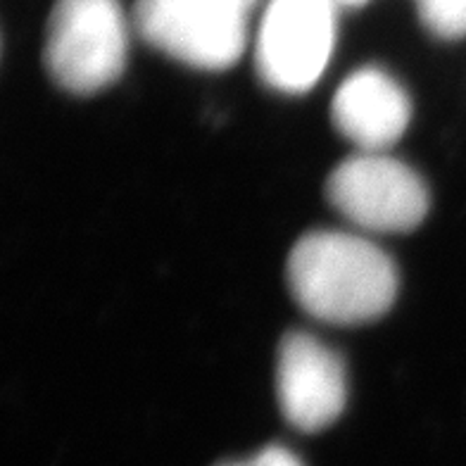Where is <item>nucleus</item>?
<instances>
[{
  "label": "nucleus",
  "mask_w": 466,
  "mask_h": 466,
  "mask_svg": "<svg viewBox=\"0 0 466 466\" xmlns=\"http://www.w3.org/2000/svg\"><path fill=\"white\" fill-rule=\"evenodd\" d=\"M217 466H305L302 460L289 448L281 445H269V448L259 450L252 457L246 460H231V461H219Z\"/></svg>",
  "instance_id": "1a4fd4ad"
},
{
  "label": "nucleus",
  "mask_w": 466,
  "mask_h": 466,
  "mask_svg": "<svg viewBox=\"0 0 466 466\" xmlns=\"http://www.w3.org/2000/svg\"><path fill=\"white\" fill-rule=\"evenodd\" d=\"M129 50V31L116 0H57L46 34V67L57 86L93 96L112 86Z\"/></svg>",
  "instance_id": "f03ea898"
},
{
  "label": "nucleus",
  "mask_w": 466,
  "mask_h": 466,
  "mask_svg": "<svg viewBox=\"0 0 466 466\" xmlns=\"http://www.w3.org/2000/svg\"><path fill=\"white\" fill-rule=\"evenodd\" d=\"M423 25L441 38L466 36V0H417Z\"/></svg>",
  "instance_id": "6e6552de"
},
{
  "label": "nucleus",
  "mask_w": 466,
  "mask_h": 466,
  "mask_svg": "<svg viewBox=\"0 0 466 466\" xmlns=\"http://www.w3.org/2000/svg\"><path fill=\"white\" fill-rule=\"evenodd\" d=\"M255 0H138L136 26L147 44L200 69H227L243 56Z\"/></svg>",
  "instance_id": "7ed1b4c3"
},
{
  "label": "nucleus",
  "mask_w": 466,
  "mask_h": 466,
  "mask_svg": "<svg viewBox=\"0 0 466 466\" xmlns=\"http://www.w3.org/2000/svg\"><path fill=\"white\" fill-rule=\"evenodd\" d=\"M331 119L362 153H383L410 127L411 100L383 69H357L338 86Z\"/></svg>",
  "instance_id": "0eeeda50"
},
{
  "label": "nucleus",
  "mask_w": 466,
  "mask_h": 466,
  "mask_svg": "<svg viewBox=\"0 0 466 466\" xmlns=\"http://www.w3.org/2000/svg\"><path fill=\"white\" fill-rule=\"evenodd\" d=\"M329 203L355 227L405 233L429 215V188L410 165L386 153H360L340 162L326 181Z\"/></svg>",
  "instance_id": "20e7f679"
},
{
  "label": "nucleus",
  "mask_w": 466,
  "mask_h": 466,
  "mask_svg": "<svg viewBox=\"0 0 466 466\" xmlns=\"http://www.w3.org/2000/svg\"><path fill=\"white\" fill-rule=\"evenodd\" d=\"M277 398L283 417L298 431L331 426L348 402L343 360L309 333H289L277 357Z\"/></svg>",
  "instance_id": "423d86ee"
},
{
  "label": "nucleus",
  "mask_w": 466,
  "mask_h": 466,
  "mask_svg": "<svg viewBox=\"0 0 466 466\" xmlns=\"http://www.w3.org/2000/svg\"><path fill=\"white\" fill-rule=\"evenodd\" d=\"M289 289L314 319L367 324L393 307L398 269L393 259L364 236L312 231L290 250Z\"/></svg>",
  "instance_id": "f257e3e1"
},
{
  "label": "nucleus",
  "mask_w": 466,
  "mask_h": 466,
  "mask_svg": "<svg viewBox=\"0 0 466 466\" xmlns=\"http://www.w3.org/2000/svg\"><path fill=\"white\" fill-rule=\"evenodd\" d=\"M336 5H345V7H357V5H364L367 0H333Z\"/></svg>",
  "instance_id": "9d476101"
},
{
  "label": "nucleus",
  "mask_w": 466,
  "mask_h": 466,
  "mask_svg": "<svg viewBox=\"0 0 466 466\" xmlns=\"http://www.w3.org/2000/svg\"><path fill=\"white\" fill-rule=\"evenodd\" d=\"M333 44V0H271L255 44L259 76L281 93L309 91L329 67Z\"/></svg>",
  "instance_id": "39448f33"
}]
</instances>
